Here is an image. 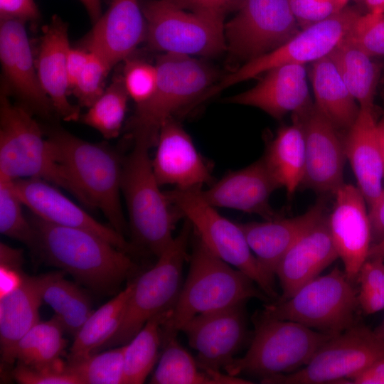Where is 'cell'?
Masks as SVG:
<instances>
[{
	"mask_svg": "<svg viewBox=\"0 0 384 384\" xmlns=\"http://www.w3.org/2000/svg\"><path fill=\"white\" fill-rule=\"evenodd\" d=\"M35 251L48 264L99 292L114 293L138 270L129 254L90 231L62 226L32 213Z\"/></svg>",
	"mask_w": 384,
	"mask_h": 384,
	"instance_id": "obj_1",
	"label": "cell"
},
{
	"mask_svg": "<svg viewBox=\"0 0 384 384\" xmlns=\"http://www.w3.org/2000/svg\"><path fill=\"white\" fill-rule=\"evenodd\" d=\"M189 269L171 315L164 326L163 345L176 337L193 316L252 298L268 297L247 274L212 252L193 230Z\"/></svg>",
	"mask_w": 384,
	"mask_h": 384,
	"instance_id": "obj_2",
	"label": "cell"
},
{
	"mask_svg": "<svg viewBox=\"0 0 384 384\" xmlns=\"http://www.w3.org/2000/svg\"><path fill=\"white\" fill-rule=\"evenodd\" d=\"M0 176L12 180L40 178L71 193L82 205L89 200L59 161L56 150L25 107L13 104L4 89L0 97Z\"/></svg>",
	"mask_w": 384,
	"mask_h": 384,
	"instance_id": "obj_3",
	"label": "cell"
},
{
	"mask_svg": "<svg viewBox=\"0 0 384 384\" xmlns=\"http://www.w3.org/2000/svg\"><path fill=\"white\" fill-rule=\"evenodd\" d=\"M156 67V88L147 100L137 105L128 123L134 140L151 147L156 146L165 121L202 102L217 78L212 67L186 55L164 53Z\"/></svg>",
	"mask_w": 384,
	"mask_h": 384,
	"instance_id": "obj_4",
	"label": "cell"
},
{
	"mask_svg": "<svg viewBox=\"0 0 384 384\" xmlns=\"http://www.w3.org/2000/svg\"><path fill=\"white\" fill-rule=\"evenodd\" d=\"M123 159L121 189L134 242L159 257L173 241L180 213L169 203L155 176L148 144L134 140Z\"/></svg>",
	"mask_w": 384,
	"mask_h": 384,
	"instance_id": "obj_5",
	"label": "cell"
},
{
	"mask_svg": "<svg viewBox=\"0 0 384 384\" xmlns=\"http://www.w3.org/2000/svg\"><path fill=\"white\" fill-rule=\"evenodd\" d=\"M48 139L92 208H99L119 234H127L120 200L123 159L106 143L89 142L62 129Z\"/></svg>",
	"mask_w": 384,
	"mask_h": 384,
	"instance_id": "obj_6",
	"label": "cell"
},
{
	"mask_svg": "<svg viewBox=\"0 0 384 384\" xmlns=\"http://www.w3.org/2000/svg\"><path fill=\"white\" fill-rule=\"evenodd\" d=\"M255 329L250 347L225 368L226 373H247L262 379L294 372L305 366L333 336L302 324L283 320L262 311L252 316Z\"/></svg>",
	"mask_w": 384,
	"mask_h": 384,
	"instance_id": "obj_7",
	"label": "cell"
},
{
	"mask_svg": "<svg viewBox=\"0 0 384 384\" xmlns=\"http://www.w3.org/2000/svg\"><path fill=\"white\" fill-rule=\"evenodd\" d=\"M192 230L191 223L186 219L156 263L132 280L133 288L119 324L100 350L127 344L151 317L174 306L183 284V265L189 257Z\"/></svg>",
	"mask_w": 384,
	"mask_h": 384,
	"instance_id": "obj_8",
	"label": "cell"
},
{
	"mask_svg": "<svg viewBox=\"0 0 384 384\" xmlns=\"http://www.w3.org/2000/svg\"><path fill=\"white\" fill-rule=\"evenodd\" d=\"M358 289L338 267L302 287L292 297L265 305L266 314L335 336L358 323Z\"/></svg>",
	"mask_w": 384,
	"mask_h": 384,
	"instance_id": "obj_9",
	"label": "cell"
},
{
	"mask_svg": "<svg viewBox=\"0 0 384 384\" xmlns=\"http://www.w3.org/2000/svg\"><path fill=\"white\" fill-rule=\"evenodd\" d=\"M164 193L212 252L250 277L268 298L274 301L279 298L274 279L259 264L240 224L221 215L205 199L202 188H174Z\"/></svg>",
	"mask_w": 384,
	"mask_h": 384,
	"instance_id": "obj_10",
	"label": "cell"
},
{
	"mask_svg": "<svg viewBox=\"0 0 384 384\" xmlns=\"http://www.w3.org/2000/svg\"><path fill=\"white\" fill-rule=\"evenodd\" d=\"M151 48L169 53L210 56L226 48L223 18L186 11L167 0L141 5Z\"/></svg>",
	"mask_w": 384,
	"mask_h": 384,
	"instance_id": "obj_11",
	"label": "cell"
},
{
	"mask_svg": "<svg viewBox=\"0 0 384 384\" xmlns=\"http://www.w3.org/2000/svg\"><path fill=\"white\" fill-rule=\"evenodd\" d=\"M384 356V340L359 322L324 343L303 368L261 380L272 384L348 383Z\"/></svg>",
	"mask_w": 384,
	"mask_h": 384,
	"instance_id": "obj_12",
	"label": "cell"
},
{
	"mask_svg": "<svg viewBox=\"0 0 384 384\" xmlns=\"http://www.w3.org/2000/svg\"><path fill=\"white\" fill-rule=\"evenodd\" d=\"M360 14L345 7L333 16L302 28L278 48L247 61L236 71L209 89L206 97L240 82L285 64L305 65L327 56L349 33Z\"/></svg>",
	"mask_w": 384,
	"mask_h": 384,
	"instance_id": "obj_13",
	"label": "cell"
},
{
	"mask_svg": "<svg viewBox=\"0 0 384 384\" xmlns=\"http://www.w3.org/2000/svg\"><path fill=\"white\" fill-rule=\"evenodd\" d=\"M289 0H242L225 26L230 53L248 60L282 46L299 31Z\"/></svg>",
	"mask_w": 384,
	"mask_h": 384,
	"instance_id": "obj_14",
	"label": "cell"
},
{
	"mask_svg": "<svg viewBox=\"0 0 384 384\" xmlns=\"http://www.w3.org/2000/svg\"><path fill=\"white\" fill-rule=\"evenodd\" d=\"M245 302L193 316L181 328L203 368L225 369L248 337Z\"/></svg>",
	"mask_w": 384,
	"mask_h": 384,
	"instance_id": "obj_15",
	"label": "cell"
},
{
	"mask_svg": "<svg viewBox=\"0 0 384 384\" xmlns=\"http://www.w3.org/2000/svg\"><path fill=\"white\" fill-rule=\"evenodd\" d=\"M294 115L302 124L305 142V165L301 186L317 193L334 194L344 183L346 157L343 140L338 129L314 105Z\"/></svg>",
	"mask_w": 384,
	"mask_h": 384,
	"instance_id": "obj_16",
	"label": "cell"
},
{
	"mask_svg": "<svg viewBox=\"0 0 384 384\" xmlns=\"http://www.w3.org/2000/svg\"><path fill=\"white\" fill-rule=\"evenodd\" d=\"M334 195V205L328 215L330 233L347 278L356 283L372 245L367 203L358 187L348 183H344Z\"/></svg>",
	"mask_w": 384,
	"mask_h": 384,
	"instance_id": "obj_17",
	"label": "cell"
},
{
	"mask_svg": "<svg viewBox=\"0 0 384 384\" xmlns=\"http://www.w3.org/2000/svg\"><path fill=\"white\" fill-rule=\"evenodd\" d=\"M19 197L32 213L50 223L85 230L105 239L128 253L137 247L112 227L98 222L58 190L56 186L40 178L13 180Z\"/></svg>",
	"mask_w": 384,
	"mask_h": 384,
	"instance_id": "obj_18",
	"label": "cell"
},
{
	"mask_svg": "<svg viewBox=\"0 0 384 384\" xmlns=\"http://www.w3.org/2000/svg\"><path fill=\"white\" fill-rule=\"evenodd\" d=\"M155 146L151 163L160 186L171 185L180 189L202 188L211 181L208 163L174 118L162 124Z\"/></svg>",
	"mask_w": 384,
	"mask_h": 384,
	"instance_id": "obj_19",
	"label": "cell"
},
{
	"mask_svg": "<svg viewBox=\"0 0 384 384\" xmlns=\"http://www.w3.org/2000/svg\"><path fill=\"white\" fill-rule=\"evenodd\" d=\"M25 21L16 18L0 21V60L9 85L32 111L49 117L53 110L43 90Z\"/></svg>",
	"mask_w": 384,
	"mask_h": 384,
	"instance_id": "obj_20",
	"label": "cell"
},
{
	"mask_svg": "<svg viewBox=\"0 0 384 384\" xmlns=\"http://www.w3.org/2000/svg\"><path fill=\"white\" fill-rule=\"evenodd\" d=\"M146 24L139 0H112L94 23L87 40V50L112 68L126 60L146 38Z\"/></svg>",
	"mask_w": 384,
	"mask_h": 384,
	"instance_id": "obj_21",
	"label": "cell"
},
{
	"mask_svg": "<svg viewBox=\"0 0 384 384\" xmlns=\"http://www.w3.org/2000/svg\"><path fill=\"white\" fill-rule=\"evenodd\" d=\"M279 188L263 158L230 171L206 190L205 199L212 206L254 213L265 220L280 217L270 206L272 193Z\"/></svg>",
	"mask_w": 384,
	"mask_h": 384,
	"instance_id": "obj_22",
	"label": "cell"
},
{
	"mask_svg": "<svg viewBox=\"0 0 384 384\" xmlns=\"http://www.w3.org/2000/svg\"><path fill=\"white\" fill-rule=\"evenodd\" d=\"M338 257L326 214L292 245L279 262L275 275L282 289L277 300L292 297L302 287L319 276Z\"/></svg>",
	"mask_w": 384,
	"mask_h": 384,
	"instance_id": "obj_23",
	"label": "cell"
},
{
	"mask_svg": "<svg viewBox=\"0 0 384 384\" xmlns=\"http://www.w3.org/2000/svg\"><path fill=\"white\" fill-rule=\"evenodd\" d=\"M266 73L256 85L226 101L259 108L277 119L311 105L304 65H282Z\"/></svg>",
	"mask_w": 384,
	"mask_h": 384,
	"instance_id": "obj_24",
	"label": "cell"
},
{
	"mask_svg": "<svg viewBox=\"0 0 384 384\" xmlns=\"http://www.w3.org/2000/svg\"><path fill=\"white\" fill-rule=\"evenodd\" d=\"M70 48L68 26L58 16L43 28L36 63L41 85L51 101L54 111L65 121H77L80 108L68 100L70 93L67 58Z\"/></svg>",
	"mask_w": 384,
	"mask_h": 384,
	"instance_id": "obj_25",
	"label": "cell"
},
{
	"mask_svg": "<svg viewBox=\"0 0 384 384\" xmlns=\"http://www.w3.org/2000/svg\"><path fill=\"white\" fill-rule=\"evenodd\" d=\"M374 105L360 106L358 116L343 140L358 188L370 208L380 196L384 166L379 144Z\"/></svg>",
	"mask_w": 384,
	"mask_h": 384,
	"instance_id": "obj_26",
	"label": "cell"
},
{
	"mask_svg": "<svg viewBox=\"0 0 384 384\" xmlns=\"http://www.w3.org/2000/svg\"><path fill=\"white\" fill-rule=\"evenodd\" d=\"M325 215L323 203L290 218L239 223L247 242L263 270L274 279L277 265L292 245Z\"/></svg>",
	"mask_w": 384,
	"mask_h": 384,
	"instance_id": "obj_27",
	"label": "cell"
},
{
	"mask_svg": "<svg viewBox=\"0 0 384 384\" xmlns=\"http://www.w3.org/2000/svg\"><path fill=\"white\" fill-rule=\"evenodd\" d=\"M38 277L25 275L21 284L0 297V352L1 373L16 360L21 338L39 321L42 303Z\"/></svg>",
	"mask_w": 384,
	"mask_h": 384,
	"instance_id": "obj_28",
	"label": "cell"
},
{
	"mask_svg": "<svg viewBox=\"0 0 384 384\" xmlns=\"http://www.w3.org/2000/svg\"><path fill=\"white\" fill-rule=\"evenodd\" d=\"M311 78L315 107L338 130H348L360 107L328 55L313 63Z\"/></svg>",
	"mask_w": 384,
	"mask_h": 384,
	"instance_id": "obj_29",
	"label": "cell"
},
{
	"mask_svg": "<svg viewBox=\"0 0 384 384\" xmlns=\"http://www.w3.org/2000/svg\"><path fill=\"white\" fill-rule=\"evenodd\" d=\"M271 175L289 196L301 186L305 165V142L301 122L279 129L262 157Z\"/></svg>",
	"mask_w": 384,
	"mask_h": 384,
	"instance_id": "obj_30",
	"label": "cell"
},
{
	"mask_svg": "<svg viewBox=\"0 0 384 384\" xmlns=\"http://www.w3.org/2000/svg\"><path fill=\"white\" fill-rule=\"evenodd\" d=\"M163 352L150 383L153 384H249V380L206 370L186 350L176 337L163 345Z\"/></svg>",
	"mask_w": 384,
	"mask_h": 384,
	"instance_id": "obj_31",
	"label": "cell"
},
{
	"mask_svg": "<svg viewBox=\"0 0 384 384\" xmlns=\"http://www.w3.org/2000/svg\"><path fill=\"white\" fill-rule=\"evenodd\" d=\"M360 106L374 105L380 75L378 65L347 36L328 55Z\"/></svg>",
	"mask_w": 384,
	"mask_h": 384,
	"instance_id": "obj_32",
	"label": "cell"
},
{
	"mask_svg": "<svg viewBox=\"0 0 384 384\" xmlns=\"http://www.w3.org/2000/svg\"><path fill=\"white\" fill-rule=\"evenodd\" d=\"M42 302L54 311L64 330L74 336L93 312L87 295L64 279L63 271L38 276Z\"/></svg>",
	"mask_w": 384,
	"mask_h": 384,
	"instance_id": "obj_33",
	"label": "cell"
},
{
	"mask_svg": "<svg viewBox=\"0 0 384 384\" xmlns=\"http://www.w3.org/2000/svg\"><path fill=\"white\" fill-rule=\"evenodd\" d=\"M133 288L132 281L114 298L94 311L78 334L70 350L68 363L97 353L118 327Z\"/></svg>",
	"mask_w": 384,
	"mask_h": 384,
	"instance_id": "obj_34",
	"label": "cell"
},
{
	"mask_svg": "<svg viewBox=\"0 0 384 384\" xmlns=\"http://www.w3.org/2000/svg\"><path fill=\"white\" fill-rule=\"evenodd\" d=\"M173 308L151 317L142 329L124 345V384L144 382L159 358L163 347L164 326Z\"/></svg>",
	"mask_w": 384,
	"mask_h": 384,
	"instance_id": "obj_35",
	"label": "cell"
},
{
	"mask_svg": "<svg viewBox=\"0 0 384 384\" xmlns=\"http://www.w3.org/2000/svg\"><path fill=\"white\" fill-rule=\"evenodd\" d=\"M63 331L55 316L48 321H39L18 341L16 360L36 367L60 363V356L67 343L63 337Z\"/></svg>",
	"mask_w": 384,
	"mask_h": 384,
	"instance_id": "obj_36",
	"label": "cell"
},
{
	"mask_svg": "<svg viewBox=\"0 0 384 384\" xmlns=\"http://www.w3.org/2000/svg\"><path fill=\"white\" fill-rule=\"evenodd\" d=\"M128 97L122 75L114 76L102 95L82 115V121L106 139L118 137L126 114Z\"/></svg>",
	"mask_w": 384,
	"mask_h": 384,
	"instance_id": "obj_37",
	"label": "cell"
},
{
	"mask_svg": "<svg viewBox=\"0 0 384 384\" xmlns=\"http://www.w3.org/2000/svg\"><path fill=\"white\" fill-rule=\"evenodd\" d=\"M23 206L24 204L16 191L14 181L0 176V232L35 251V230L29 219H26Z\"/></svg>",
	"mask_w": 384,
	"mask_h": 384,
	"instance_id": "obj_38",
	"label": "cell"
},
{
	"mask_svg": "<svg viewBox=\"0 0 384 384\" xmlns=\"http://www.w3.org/2000/svg\"><path fill=\"white\" fill-rule=\"evenodd\" d=\"M124 352L122 345L66 365L81 384H124Z\"/></svg>",
	"mask_w": 384,
	"mask_h": 384,
	"instance_id": "obj_39",
	"label": "cell"
},
{
	"mask_svg": "<svg viewBox=\"0 0 384 384\" xmlns=\"http://www.w3.org/2000/svg\"><path fill=\"white\" fill-rule=\"evenodd\" d=\"M358 299L361 310L373 314L384 309V260L368 259L359 270Z\"/></svg>",
	"mask_w": 384,
	"mask_h": 384,
	"instance_id": "obj_40",
	"label": "cell"
},
{
	"mask_svg": "<svg viewBox=\"0 0 384 384\" xmlns=\"http://www.w3.org/2000/svg\"><path fill=\"white\" fill-rule=\"evenodd\" d=\"M110 69L102 58L90 52L88 61L72 90L81 106L90 107L102 95Z\"/></svg>",
	"mask_w": 384,
	"mask_h": 384,
	"instance_id": "obj_41",
	"label": "cell"
},
{
	"mask_svg": "<svg viewBox=\"0 0 384 384\" xmlns=\"http://www.w3.org/2000/svg\"><path fill=\"white\" fill-rule=\"evenodd\" d=\"M348 37L369 56H384V14H360Z\"/></svg>",
	"mask_w": 384,
	"mask_h": 384,
	"instance_id": "obj_42",
	"label": "cell"
},
{
	"mask_svg": "<svg viewBox=\"0 0 384 384\" xmlns=\"http://www.w3.org/2000/svg\"><path fill=\"white\" fill-rule=\"evenodd\" d=\"M123 80L129 97L137 105L147 100L157 83L158 73L155 65L139 59H126Z\"/></svg>",
	"mask_w": 384,
	"mask_h": 384,
	"instance_id": "obj_43",
	"label": "cell"
},
{
	"mask_svg": "<svg viewBox=\"0 0 384 384\" xmlns=\"http://www.w3.org/2000/svg\"><path fill=\"white\" fill-rule=\"evenodd\" d=\"M11 375L21 384H81L78 376L62 361L55 365L42 367L17 362L11 371Z\"/></svg>",
	"mask_w": 384,
	"mask_h": 384,
	"instance_id": "obj_44",
	"label": "cell"
},
{
	"mask_svg": "<svg viewBox=\"0 0 384 384\" xmlns=\"http://www.w3.org/2000/svg\"><path fill=\"white\" fill-rule=\"evenodd\" d=\"M348 1L289 0V4L293 15L302 29L340 12L346 7Z\"/></svg>",
	"mask_w": 384,
	"mask_h": 384,
	"instance_id": "obj_45",
	"label": "cell"
},
{
	"mask_svg": "<svg viewBox=\"0 0 384 384\" xmlns=\"http://www.w3.org/2000/svg\"><path fill=\"white\" fill-rule=\"evenodd\" d=\"M174 6L191 12L224 19L225 15L239 8L242 0H167Z\"/></svg>",
	"mask_w": 384,
	"mask_h": 384,
	"instance_id": "obj_46",
	"label": "cell"
},
{
	"mask_svg": "<svg viewBox=\"0 0 384 384\" xmlns=\"http://www.w3.org/2000/svg\"><path fill=\"white\" fill-rule=\"evenodd\" d=\"M40 12L34 0H0V19L16 18L36 21Z\"/></svg>",
	"mask_w": 384,
	"mask_h": 384,
	"instance_id": "obj_47",
	"label": "cell"
},
{
	"mask_svg": "<svg viewBox=\"0 0 384 384\" xmlns=\"http://www.w3.org/2000/svg\"><path fill=\"white\" fill-rule=\"evenodd\" d=\"M90 57V52L82 48H71L67 58V73L70 92L74 88Z\"/></svg>",
	"mask_w": 384,
	"mask_h": 384,
	"instance_id": "obj_48",
	"label": "cell"
},
{
	"mask_svg": "<svg viewBox=\"0 0 384 384\" xmlns=\"http://www.w3.org/2000/svg\"><path fill=\"white\" fill-rule=\"evenodd\" d=\"M368 215L373 245L384 238V189L375 203L370 208Z\"/></svg>",
	"mask_w": 384,
	"mask_h": 384,
	"instance_id": "obj_49",
	"label": "cell"
},
{
	"mask_svg": "<svg viewBox=\"0 0 384 384\" xmlns=\"http://www.w3.org/2000/svg\"><path fill=\"white\" fill-rule=\"evenodd\" d=\"M348 381L355 384H384V356L375 361Z\"/></svg>",
	"mask_w": 384,
	"mask_h": 384,
	"instance_id": "obj_50",
	"label": "cell"
},
{
	"mask_svg": "<svg viewBox=\"0 0 384 384\" xmlns=\"http://www.w3.org/2000/svg\"><path fill=\"white\" fill-rule=\"evenodd\" d=\"M85 6L89 16L93 23L101 16V1L100 0H80Z\"/></svg>",
	"mask_w": 384,
	"mask_h": 384,
	"instance_id": "obj_51",
	"label": "cell"
},
{
	"mask_svg": "<svg viewBox=\"0 0 384 384\" xmlns=\"http://www.w3.org/2000/svg\"><path fill=\"white\" fill-rule=\"evenodd\" d=\"M375 258L384 260V238L378 242L371 245L370 247L368 259Z\"/></svg>",
	"mask_w": 384,
	"mask_h": 384,
	"instance_id": "obj_52",
	"label": "cell"
},
{
	"mask_svg": "<svg viewBox=\"0 0 384 384\" xmlns=\"http://www.w3.org/2000/svg\"><path fill=\"white\" fill-rule=\"evenodd\" d=\"M368 9V12L384 14V0H363Z\"/></svg>",
	"mask_w": 384,
	"mask_h": 384,
	"instance_id": "obj_53",
	"label": "cell"
},
{
	"mask_svg": "<svg viewBox=\"0 0 384 384\" xmlns=\"http://www.w3.org/2000/svg\"><path fill=\"white\" fill-rule=\"evenodd\" d=\"M377 130L384 166V117L377 122Z\"/></svg>",
	"mask_w": 384,
	"mask_h": 384,
	"instance_id": "obj_54",
	"label": "cell"
},
{
	"mask_svg": "<svg viewBox=\"0 0 384 384\" xmlns=\"http://www.w3.org/2000/svg\"><path fill=\"white\" fill-rule=\"evenodd\" d=\"M375 333L383 340H384V320L374 330Z\"/></svg>",
	"mask_w": 384,
	"mask_h": 384,
	"instance_id": "obj_55",
	"label": "cell"
},
{
	"mask_svg": "<svg viewBox=\"0 0 384 384\" xmlns=\"http://www.w3.org/2000/svg\"><path fill=\"white\" fill-rule=\"evenodd\" d=\"M354 1H358V0H354Z\"/></svg>",
	"mask_w": 384,
	"mask_h": 384,
	"instance_id": "obj_56",
	"label": "cell"
}]
</instances>
